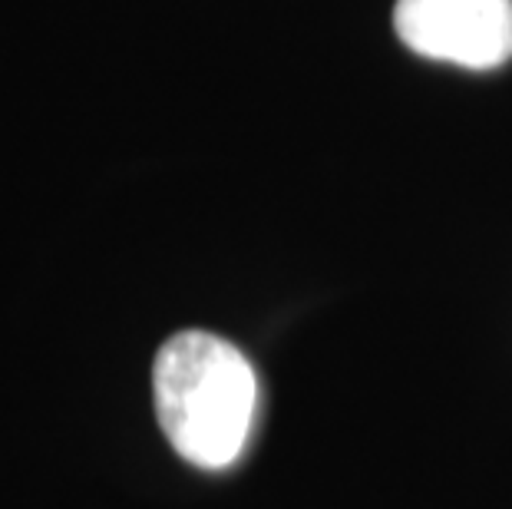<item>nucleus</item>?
Masks as SVG:
<instances>
[{
	"instance_id": "1",
	"label": "nucleus",
	"mask_w": 512,
	"mask_h": 509,
	"mask_svg": "<svg viewBox=\"0 0 512 509\" xmlns=\"http://www.w3.org/2000/svg\"><path fill=\"white\" fill-rule=\"evenodd\" d=\"M152 397L166 440L199 470H228L255 427L258 377L232 341L179 331L152 364Z\"/></svg>"
},
{
	"instance_id": "2",
	"label": "nucleus",
	"mask_w": 512,
	"mask_h": 509,
	"mask_svg": "<svg viewBox=\"0 0 512 509\" xmlns=\"http://www.w3.org/2000/svg\"><path fill=\"white\" fill-rule=\"evenodd\" d=\"M394 30L437 63L493 70L512 60V0H397Z\"/></svg>"
}]
</instances>
